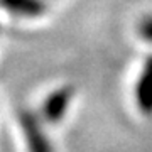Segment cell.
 <instances>
[{"label":"cell","mask_w":152,"mask_h":152,"mask_svg":"<svg viewBox=\"0 0 152 152\" xmlns=\"http://www.w3.org/2000/svg\"><path fill=\"white\" fill-rule=\"evenodd\" d=\"M2 5L7 12L19 17H39L48 9L44 0H2Z\"/></svg>","instance_id":"cell-4"},{"label":"cell","mask_w":152,"mask_h":152,"mask_svg":"<svg viewBox=\"0 0 152 152\" xmlns=\"http://www.w3.org/2000/svg\"><path fill=\"white\" fill-rule=\"evenodd\" d=\"M75 96V88L71 85H64V86L58 88L51 93L42 105V120L48 124H59L61 120L64 118L66 112L69 108L71 100Z\"/></svg>","instance_id":"cell-2"},{"label":"cell","mask_w":152,"mask_h":152,"mask_svg":"<svg viewBox=\"0 0 152 152\" xmlns=\"http://www.w3.org/2000/svg\"><path fill=\"white\" fill-rule=\"evenodd\" d=\"M19 125L24 134L29 152H54L49 137L46 135L42 127V120L31 110L19 112Z\"/></svg>","instance_id":"cell-1"},{"label":"cell","mask_w":152,"mask_h":152,"mask_svg":"<svg viewBox=\"0 0 152 152\" xmlns=\"http://www.w3.org/2000/svg\"><path fill=\"white\" fill-rule=\"evenodd\" d=\"M137 32L145 42L152 44V15H145L142 17L139 26H137Z\"/></svg>","instance_id":"cell-5"},{"label":"cell","mask_w":152,"mask_h":152,"mask_svg":"<svg viewBox=\"0 0 152 152\" xmlns=\"http://www.w3.org/2000/svg\"><path fill=\"white\" fill-rule=\"evenodd\" d=\"M135 102L144 115H152V56H149L142 66L135 85Z\"/></svg>","instance_id":"cell-3"}]
</instances>
